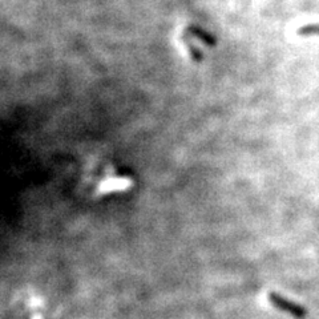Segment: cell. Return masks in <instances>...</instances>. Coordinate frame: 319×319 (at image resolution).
<instances>
[{
	"mask_svg": "<svg viewBox=\"0 0 319 319\" xmlns=\"http://www.w3.org/2000/svg\"><path fill=\"white\" fill-rule=\"evenodd\" d=\"M267 299H269L270 304H271L273 307H275L277 310H279V311L287 312V314H290V315L294 316V318L303 319L307 316V310H306L304 306L296 303L294 300L287 299V298H285V296L281 295V294H278V292H269Z\"/></svg>",
	"mask_w": 319,
	"mask_h": 319,
	"instance_id": "6da1fadb",
	"label": "cell"
},
{
	"mask_svg": "<svg viewBox=\"0 0 319 319\" xmlns=\"http://www.w3.org/2000/svg\"><path fill=\"white\" fill-rule=\"evenodd\" d=\"M190 35H193L194 38L200 39L202 43H205L206 46L209 47H216L217 46V38L214 35H212L210 32H208L204 28H200L197 26H192L188 28Z\"/></svg>",
	"mask_w": 319,
	"mask_h": 319,
	"instance_id": "7a4b0ae2",
	"label": "cell"
},
{
	"mask_svg": "<svg viewBox=\"0 0 319 319\" xmlns=\"http://www.w3.org/2000/svg\"><path fill=\"white\" fill-rule=\"evenodd\" d=\"M298 35H300V36L318 35L319 36V24H307V26L300 27L299 30H298Z\"/></svg>",
	"mask_w": 319,
	"mask_h": 319,
	"instance_id": "3957f363",
	"label": "cell"
},
{
	"mask_svg": "<svg viewBox=\"0 0 319 319\" xmlns=\"http://www.w3.org/2000/svg\"><path fill=\"white\" fill-rule=\"evenodd\" d=\"M188 50H189L190 56H192V59H193L194 61L204 60V55H202V52L200 50H198V48H196V47H194L193 44H190V43H188Z\"/></svg>",
	"mask_w": 319,
	"mask_h": 319,
	"instance_id": "277c9868",
	"label": "cell"
}]
</instances>
